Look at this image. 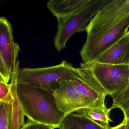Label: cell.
<instances>
[{
  "label": "cell",
  "mask_w": 129,
  "mask_h": 129,
  "mask_svg": "<svg viewBox=\"0 0 129 129\" xmlns=\"http://www.w3.org/2000/svg\"><path fill=\"white\" fill-rule=\"evenodd\" d=\"M17 93L19 104L28 120L59 128L65 115L57 108L53 93L18 82Z\"/></svg>",
  "instance_id": "cell-1"
},
{
  "label": "cell",
  "mask_w": 129,
  "mask_h": 129,
  "mask_svg": "<svg viewBox=\"0 0 129 129\" xmlns=\"http://www.w3.org/2000/svg\"><path fill=\"white\" fill-rule=\"evenodd\" d=\"M76 74V68L63 60L59 64L50 67L20 69L17 82L53 93L61 81L71 79Z\"/></svg>",
  "instance_id": "cell-2"
},
{
  "label": "cell",
  "mask_w": 129,
  "mask_h": 129,
  "mask_svg": "<svg viewBox=\"0 0 129 129\" xmlns=\"http://www.w3.org/2000/svg\"><path fill=\"white\" fill-rule=\"evenodd\" d=\"M106 0H90L80 10L67 18L58 19L54 45L58 52L65 49L68 40L75 33L86 31L94 16L102 8Z\"/></svg>",
  "instance_id": "cell-3"
},
{
  "label": "cell",
  "mask_w": 129,
  "mask_h": 129,
  "mask_svg": "<svg viewBox=\"0 0 129 129\" xmlns=\"http://www.w3.org/2000/svg\"><path fill=\"white\" fill-rule=\"evenodd\" d=\"M129 27V15L114 26L87 36L80 52L83 62H94L101 53L124 37Z\"/></svg>",
  "instance_id": "cell-4"
},
{
  "label": "cell",
  "mask_w": 129,
  "mask_h": 129,
  "mask_svg": "<svg viewBox=\"0 0 129 129\" xmlns=\"http://www.w3.org/2000/svg\"><path fill=\"white\" fill-rule=\"evenodd\" d=\"M86 64L90 67L96 79L109 95L112 96L118 94L129 84V68L127 65L95 62Z\"/></svg>",
  "instance_id": "cell-5"
},
{
  "label": "cell",
  "mask_w": 129,
  "mask_h": 129,
  "mask_svg": "<svg viewBox=\"0 0 129 129\" xmlns=\"http://www.w3.org/2000/svg\"><path fill=\"white\" fill-rule=\"evenodd\" d=\"M53 94L57 108L65 116L82 109L105 103L90 100L78 92L66 80L60 81L58 87Z\"/></svg>",
  "instance_id": "cell-6"
},
{
  "label": "cell",
  "mask_w": 129,
  "mask_h": 129,
  "mask_svg": "<svg viewBox=\"0 0 129 129\" xmlns=\"http://www.w3.org/2000/svg\"><path fill=\"white\" fill-rule=\"evenodd\" d=\"M20 48L14 41L12 27L8 19L0 18V57L12 72L17 61Z\"/></svg>",
  "instance_id": "cell-7"
},
{
  "label": "cell",
  "mask_w": 129,
  "mask_h": 129,
  "mask_svg": "<svg viewBox=\"0 0 129 129\" xmlns=\"http://www.w3.org/2000/svg\"><path fill=\"white\" fill-rule=\"evenodd\" d=\"M19 64L14 66L11 79V91L14 99L10 103H6L7 112L8 129H20L25 123L24 112L17 96V85L18 75L20 70Z\"/></svg>",
  "instance_id": "cell-8"
},
{
  "label": "cell",
  "mask_w": 129,
  "mask_h": 129,
  "mask_svg": "<svg viewBox=\"0 0 129 129\" xmlns=\"http://www.w3.org/2000/svg\"><path fill=\"white\" fill-rule=\"evenodd\" d=\"M94 62L128 65L129 63V39L127 34L117 43L101 53Z\"/></svg>",
  "instance_id": "cell-9"
},
{
  "label": "cell",
  "mask_w": 129,
  "mask_h": 129,
  "mask_svg": "<svg viewBox=\"0 0 129 129\" xmlns=\"http://www.w3.org/2000/svg\"><path fill=\"white\" fill-rule=\"evenodd\" d=\"M90 0H50L47 8L57 20L74 14L84 7Z\"/></svg>",
  "instance_id": "cell-10"
},
{
  "label": "cell",
  "mask_w": 129,
  "mask_h": 129,
  "mask_svg": "<svg viewBox=\"0 0 129 129\" xmlns=\"http://www.w3.org/2000/svg\"><path fill=\"white\" fill-rule=\"evenodd\" d=\"M109 124L101 123L87 118L81 113L74 112L65 116L59 129H110Z\"/></svg>",
  "instance_id": "cell-11"
},
{
  "label": "cell",
  "mask_w": 129,
  "mask_h": 129,
  "mask_svg": "<svg viewBox=\"0 0 129 129\" xmlns=\"http://www.w3.org/2000/svg\"><path fill=\"white\" fill-rule=\"evenodd\" d=\"M66 81L78 92L90 100L96 102H105L106 96L99 93L90 86L80 80L77 76V72L75 77Z\"/></svg>",
  "instance_id": "cell-12"
},
{
  "label": "cell",
  "mask_w": 129,
  "mask_h": 129,
  "mask_svg": "<svg viewBox=\"0 0 129 129\" xmlns=\"http://www.w3.org/2000/svg\"><path fill=\"white\" fill-rule=\"evenodd\" d=\"M111 109L106 107L105 103L99 106L90 108L85 109L78 111L92 120L101 123L109 124V122H113L110 118Z\"/></svg>",
  "instance_id": "cell-13"
},
{
  "label": "cell",
  "mask_w": 129,
  "mask_h": 129,
  "mask_svg": "<svg viewBox=\"0 0 129 129\" xmlns=\"http://www.w3.org/2000/svg\"><path fill=\"white\" fill-rule=\"evenodd\" d=\"M111 97L112 103L110 109H119L123 113L124 118L129 119V83L124 89Z\"/></svg>",
  "instance_id": "cell-14"
},
{
  "label": "cell",
  "mask_w": 129,
  "mask_h": 129,
  "mask_svg": "<svg viewBox=\"0 0 129 129\" xmlns=\"http://www.w3.org/2000/svg\"><path fill=\"white\" fill-rule=\"evenodd\" d=\"M10 84L0 81V102L9 104L14 99L11 92Z\"/></svg>",
  "instance_id": "cell-15"
},
{
  "label": "cell",
  "mask_w": 129,
  "mask_h": 129,
  "mask_svg": "<svg viewBox=\"0 0 129 129\" xmlns=\"http://www.w3.org/2000/svg\"><path fill=\"white\" fill-rule=\"evenodd\" d=\"M12 73L3 59L0 57V81L8 83L11 79Z\"/></svg>",
  "instance_id": "cell-16"
},
{
  "label": "cell",
  "mask_w": 129,
  "mask_h": 129,
  "mask_svg": "<svg viewBox=\"0 0 129 129\" xmlns=\"http://www.w3.org/2000/svg\"><path fill=\"white\" fill-rule=\"evenodd\" d=\"M0 129H8L6 104L0 102Z\"/></svg>",
  "instance_id": "cell-17"
},
{
  "label": "cell",
  "mask_w": 129,
  "mask_h": 129,
  "mask_svg": "<svg viewBox=\"0 0 129 129\" xmlns=\"http://www.w3.org/2000/svg\"><path fill=\"white\" fill-rule=\"evenodd\" d=\"M55 127L50 125L34 122L28 120V121L20 129H55Z\"/></svg>",
  "instance_id": "cell-18"
},
{
  "label": "cell",
  "mask_w": 129,
  "mask_h": 129,
  "mask_svg": "<svg viewBox=\"0 0 129 129\" xmlns=\"http://www.w3.org/2000/svg\"><path fill=\"white\" fill-rule=\"evenodd\" d=\"M110 129H127V120H123L119 124L114 127H111Z\"/></svg>",
  "instance_id": "cell-19"
},
{
  "label": "cell",
  "mask_w": 129,
  "mask_h": 129,
  "mask_svg": "<svg viewBox=\"0 0 129 129\" xmlns=\"http://www.w3.org/2000/svg\"><path fill=\"white\" fill-rule=\"evenodd\" d=\"M127 129H129V119L127 120Z\"/></svg>",
  "instance_id": "cell-20"
},
{
  "label": "cell",
  "mask_w": 129,
  "mask_h": 129,
  "mask_svg": "<svg viewBox=\"0 0 129 129\" xmlns=\"http://www.w3.org/2000/svg\"><path fill=\"white\" fill-rule=\"evenodd\" d=\"M127 36H128V38H129V31H128V32H127ZM128 67H129V64H128Z\"/></svg>",
  "instance_id": "cell-21"
}]
</instances>
